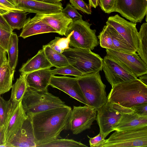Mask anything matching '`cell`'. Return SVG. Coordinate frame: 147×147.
<instances>
[{
  "instance_id": "49",
  "label": "cell",
  "mask_w": 147,
  "mask_h": 147,
  "mask_svg": "<svg viewBox=\"0 0 147 147\" xmlns=\"http://www.w3.org/2000/svg\"><path fill=\"white\" fill-rule=\"evenodd\" d=\"M1 96V94H0V96Z\"/></svg>"
},
{
  "instance_id": "8",
  "label": "cell",
  "mask_w": 147,
  "mask_h": 147,
  "mask_svg": "<svg viewBox=\"0 0 147 147\" xmlns=\"http://www.w3.org/2000/svg\"><path fill=\"white\" fill-rule=\"evenodd\" d=\"M96 120L100 131L105 138L112 131L125 113L133 111L131 108H125L107 101L98 109Z\"/></svg>"
},
{
  "instance_id": "48",
  "label": "cell",
  "mask_w": 147,
  "mask_h": 147,
  "mask_svg": "<svg viewBox=\"0 0 147 147\" xmlns=\"http://www.w3.org/2000/svg\"><path fill=\"white\" fill-rule=\"evenodd\" d=\"M89 5L90 7L96 8L98 5V0H89Z\"/></svg>"
},
{
  "instance_id": "14",
  "label": "cell",
  "mask_w": 147,
  "mask_h": 147,
  "mask_svg": "<svg viewBox=\"0 0 147 147\" xmlns=\"http://www.w3.org/2000/svg\"><path fill=\"white\" fill-rule=\"evenodd\" d=\"M106 23L115 29L136 50L138 34L136 23L128 21L117 14L109 17Z\"/></svg>"
},
{
  "instance_id": "46",
  "label": "cell",
  "mask_w": 147,
  "mask_h": 147,
  "mask_svg": "<svg viewBox=\"0 0 147 147\" xmlns=\"http://www.w3.org/2000/svg\"><path fill=\"white\" fill-rule=\"evenodd\" d=\"M10 10H11L0 3V14L1 15Z\"/></svg>"
},
{
  "instance_id": "27",
  "label": "cell",
  "mask_w": 147,
  "mask_h": 147,
  "mask_svg": "<svg viewBox=\"0 0 147 147\" xmlns=\"http://www.w3.org/2000/svg\"><path fill=\"white\" fill-rule=\"evenodd\" d=\"M18 41L17 34L13 32L9 38L7 51L8 63L13 72H15L18 62Z\"/></svg>"
},
{
  "instance_id": "44",
  "label": "cell",
  "mask_w": 147,
  "mask_h": 147,
  "mask_svg": "<svg viewBox=\"0 0 147 147\" xmlns=\"http://www.w3.org/2000/svg\"><path fill=\"white\" fill-rule=\"evenodd\" d=\"M5 143L4 126L0 125V146Z\"/></svg>"
},
{
  "instance_id": "39",
  "label": "cell",
  "mask_w": 147,
  "mask_h": 147,
  "mask_svg": "<svg viewBox=\"0 0 147 147\" xmlns=\"http://www.w3.org/2000/svg\"><path fill=\"white\" fill-rule=\"evenodd\" d=\"M87 137L89 138V142L91 147H102L105 141L103 135L100 131L94 137L90 138L88 136Z\"/></svg>"
},
{
  "instance_id": "20",
  "label": "cell",
  "mask_w": 147,
  "mask_h": 147,
  "mask_svg": "<svg viewBox=\"0 0 147 147\" xmlns=\"http://www.w3.org/2000/svg\"><path fill=\"white\" fill-rule=\"evenodd\" d=\"M43 20L55 29L57 33L65 35L72 20L62 11L48 14H41Z\"/></svg>"
},
{
  "instance_id": "23",
  "label": "cell",
  "mask_w": 147,
  "mask_h": 147,
  "mask_svg": "<svg viewBox=\"0 0 147 147\" xmlns=\"http://www.w3.org/2000/svg\"><path fill=\"white\" fill-rule=\"evenodd\" d=\"M26 74H21L16 82L12 85L10 98L12 109H14L21 101L28 86L26 80Z\"/></svg>"
},
{
  "instance_id": "4",
  "label": "cell",
  "mask_w": 147,
  "mask_h": 147,
  "mask_svg": "<svg viewBox=\"0 0 147 147\" xmlns=\"http://www.w3.org/2000/svg\"><path fill=\"white\" fill-rule=\"evenodd\" d=\"M100 71L76 77L88 106L97 111L107 102L106 85Z\"/></svg>"
},
{
  "instance_id": "9",
  "label": "cell",
  "mask_w": 147,
  "mask_h": 147,
  "mask_svg": "<svg viewBox=\"0 0 147 147\" xmlns=\"http://www.w3.org/2000/svg\"><path fill=\"white\" fill-rule=\"evenodd\" d=\"M96 111L95 109L86 105L74 106L67 129L70 130L73 134L77 135L90 129L93 122L96 119Z\"/></svg>"
},
{
  "instance_id": "33",
  "label": "cell",
  "mask_w": 147,
  "mask_h": 147,
  "mask_svg": "<svg viewBox=\"0 0 147 147\" xmlns=\"http://www.w3.org/2000/svg\"><path fill=\"white\" fill-rule=\"evenodd\" d=\"M12 110L10 99L6 100L0 96V123L1 126H4Z\"/></svg>"
},
{
  "instance_id": "40",
  "label": "cell",
  "mask_w": 147,
  "mask_h": 147,
  "mask_svg": "<svg viewBox=\"0 0 147 147\" xmlns=\"http://www.w3.org/2000/svg\"><path fill=\"white\" fill-rule=\"evenodd\" d=\"M134 113L142 116H147V102L143 103L131 108Z\"/></svg>"
},
{
  "instance_id": "29",
  "label": "cell",
  "mask_w": 147,
  "mask_h": 147,
  "mask_svg": "<svg viewBox=\"0 0 147 147\" xmlns=\"http://www.w3.org/2000/svg\"><path fill=\"white\" fill-rule=\"evenodd\" d=\"M147 23H143L138 32L136 52L141 59L147 64Z\"/></svg>"
},
{
  "instance_id": "38",
  "label": "cell",
  "mask_w": 147,
  "mask_h": 147,
  "mask_svg": "<svg viewBox=\"0 0 147 147\" xmlns=\"http://www.w3.org/2000/svg\"><path fill=\"white\" fill-rule=\"evenodd\" d=\"M13 32L7 31L0 27V45L7 51L9 38Z\"/></svg>"
},
{
  "instance_id": "47",
  "label": "cell",
  "mask_w": 147,
  "mask_h": 147,
  "mask_svg": "<svg viewBox=\"0 0 147 147\" xmlns=\"http://www.w3.org/2000/svg\"><path fill=\"white\" fill-rule=\"evenodd\" d=\"M49 3H56L61 2L62 0H36Z\"/></svg>"
},
{
  "instance_id": "1",
  "label": "cell",
  "mask_w": 147,
  "mask_h": 147,
  "mask_svg": "<svg viewBox=\"0 0 147 147\" xmlns=\"http://www.w3.org/2000/svg\"><path fill=\"white\" fill-rule=\"evenodd\" d=\"M71 110L66 105L30 115L36 146L60 137L61 132L67 129Z\"/></svg>"
},
{
  "instance_id": "11",
  "label": "cell",
  "mask_w": 147,
  "mask_h": 147,
  "mask_svg": "<svg viewBox=\"0 0 147 147\" xmlns=\"http://www.w3.org/2000/svg\"><path fill=\"white\" fill-rule=\"evenodd\" d=\"M102 69L112 87L138 78L130 70L107 55L103 59Z\"/></svg>"
},
{
  "instance_id": "7",
  "label": "cell",
  "mask_w": 147,
  "mask_h": 147,
  "mask_svg": "<svg viewBox=\"0 0 147 147\" xmlns=\"http://www.w3.org/2000/svg\"><path fill=\"white\" fill-rule=\"evenodd\" d=\"M147 126L115 131L102 147H146Z\"/></svg>"
},
{
  "instance_id": "19",
  "label": "cell",
  "mask_w": 147,
  "mask_h": 147,
  "mask_svg": "<svg viewBox=\"0 0 147 147\" xmlns=\"http://www.w3.org/2000/svg\"><path fill=\"white\" fill-rule=\"evenodd\" d=\"M49 68L40 69L26 74L28 87L38 90L47 89L52 76Z\"/></svg>"
},
{
  "instance_id": "24",
  "label": "cell",
  "mask_w": 147,
  "mask_h": 147,
  "mask_svg": "<svg viewBox=\"0 0 147 147\" xmlns=\"http://www.w3.org/2000/svg\"><path fill=\"white\" fill-rule=\"evenodd\" d=\"M26 12L23 10H9L1 15L13 30L22 28L26 20Z\"/></svg>"
},
{
  "instance_id": "13",
  "label": "cell",
  "mask_w": 147,
  "mask_h": 147,
  "mask_svg": "<svg viewBox=\"0 0 147 147\" xmlns=\"http://www.w3.org/2000/svg\"><path fill=\"white\" fill-rule=\"evenodd\" d=\"M49 85L62 91L72 98L88 106L76 77L52 75Z\"/></svg>"
},
{
  "instance_id": "42",
  "label": "cell",
  "mask_w": 147,
  "mask_h": 147,
  "mask_svg": "<svg viewBox=\"0 0 147 147\" xmlns=\"http://www.w3.org/2000/svg\"><path fill=\"white\" fill-rule=\"evenodd\" d=\"M0 27L7 31L12 32L13 30L6 21L5 19L0 14Z\"/></svg>"
},
{
  "instance_id": "16",
  "label": "cell",
  "mask_w": 147,
  "mask_h": 147,
  "mask_svg": "<svg viewBox=\"0 0 147 147\" xmlns=\"http://www.w3.org/2000/svg\"><path fill=\"white\" fill-rule=\"evenodd\" d=\"M27 117L21 101L14 109H12L4 125L5 143L11 142Z\"/></svg>"
},
{
  "instance_id": "45",
  "label": "cell",
  "mask_w": 147,
  "mask_h": 147,
  "mask_svg": "<svg viewBox=\"0 0 147 147\" xmlns=\"http://www.w3.org/2000/svg\"><path fill=\"white\" fill-rule=\"evenodd\" d=\"M138 79L142 83L147 86V74H144L138 77Z\"/></svg>"
},
{
  "instance_id": "43",
  "label": "cell",
  "mask_w": 147,
  "mask_h": 147,
  "mask_svg": "<svg viewBox=\"0 0 147 147\" xmlns=\"http://www.w3.org/2000/svg\"><path fill=\"white\" fill-rule=\"evenodd\" d=\"M0 3L7 7L11 10H22L16 7L8 0H0Z\"/></svg>"
},
{
  "instance_id": "41",
  "label": "cell",
  "mask_w": 147,
  "mask_h": 147,
  "mask_svg": "<svg viewBox=\"0 0 147 147\" xmlns=\"http://www.w3.org/2000/svg\"><path fill=\"white\" fill-rule=\"evenodd\" d=\"M7 53V51L0 45V66L8 62Z\"/></svg>"
},
{
  "instance_id": "15",
  "label": "cell",
  "mask_w": 147,
  "mask_h": 147,
  "mask_svg": "<svg viewBox=\"0 0 147 147\" xmlns=\"http://www.w3.org/2000/svg\"><path fill=\"white\" fill-rule=\"evenodd\" d=\"M18 8L26 12L48 14L61 12L63 9L61 2L49 3L36 0H8Z\"/></svg>"
},
{
  "instance_id": "28",
  "label": "cell",
  "mask_w": 147,
  "mask_h": 147,
  "mask_svg": "<svg viewBox=\"0 0 147 147\" xmlns=\"http://www.w3.org/2000/svg\"><path fill=\"white\" fill-rule=\"evenodd\" d=\"M46 57L53 66L59 68L69 64L65 56L52 49L47 45H43Z\"/></svg>"
},
{
  "instance_id": "36",
  "label": "cell",
  "mask_w": 147,
  "mask_h": 147,
  "mask_svg": "<svg viewBox=\"0 0 147 147\" xmlns=\"http://www.w3.org/2000/svg\"><path fill=\"white\" fill-rule=\"evenodd\" d=\"M62 11L72 21L82 18V16L71 4H68L65 8L63 9Z\"/></svg>"
},
{
  "instance_id": "10",
  "label": "cell",
  "mask_w": 147,
  "mask_h": 147,
  "mask_svg": "<svg viewBox=\"0 0 147 147\" xmlns=\"http://www.w3.org/2000/svg\"><path fill=\"white\" fill-rule=\"evenodd\" d=\"M115 11L133 23H141L147 13V0H116Z\"/></svg>"
},
{
  "instance_id": "31",
  "label": "cell",
  "mask_w": 147,
  "mask_h": 147,
  "mask_svg": "<svg viewBox=\"0 0 147 147\" xmlns=\"http://www.w3.org/2000/svg\"><path fill=\"white\" fill-rule=\"evenodd\" d=\"M70 36L69 34L66 38L56 37L54 39L46 45L56 51L62 53L64 50L69 48Z\"/></svg>"
},
{
  "instance_id": "35",
  "label": "cell",
  "mask_w": 147,
  "mask_h": 147,
  "mask_svg": "<svg viewBox=\"0 0 147 147\" xmlns=\"http://www.w3.org/2000/svg\"><path fill=\"white\" fill-rule=\"evenodd\" d=\"M71 5L76 9L80 10L84 13L91 14V7L85 3L83 0H69Z\"/></svg>"
},
{
  "instance_id": "25",
  "label": "cell",
  "mask_w": 147,
  "mask_h": 147,
  "mask_svg": "<svg viewBox=\"0 0 147 147\" xmlns=\"http://www.w3.org/2000/svg\"><path fill=\"white\" fill-rule=\"evenodd\" d=\"M14 72L11 70L8 62L0 66V94L7 92L12 88Z\"/></svg>"
},
{
  "instance_id": "26",
  "label": "cell",
  "mask_w": 147,
  "mask_h": 147,
  "mask_svg": "<svg viewBox=\"0 0 147 147\" xmlns=\"http://www.w3.org/2000/svg\"><path fill=\"white\" fill-rule=\"evenodd\" d=\"M111 36L113 43L116 51L132 53L135 50L111 26L106 24Z\"/></svg>"
},
{
  "instance_id": "6",
  "label": "cell",
  "mask_w": 147,
  "mask_h": 147,
  "mask_svg": "<svg viewBox=\"0 0 147 147\" xmlns=\"http://www.w3.org/2000/svg\"><path fill=\"white\" fill-rule=\"evenodd\" d=\"M91 24L82 18L72 21L68 26L65 36L69 34V45L74 48L93 50L98 45L96 31L90 28Z\"/></svg>"
},
{
  "instance_id": "17",
  "label": "cell",
  "mask_w": 147,
  "mask_h": 147,
  "mask_svg": "<svg viewBox=\"0 0 147 147\" xmlns=\"http://www.w3.org/2000/svg\"><path fill=\"white\" fill-rule=\"evenodd\" d=\"M27 118L22 126L9 143L11 147H36L30 115Z\"/></svg>"
},
{
  "instance_id": "30",
  "label": "cell",
  "mask_w": 147,
  "mask_h": 147,
  "mask_svg": "<svg viewBox=\"0 0 147 147\" xmlns=\"http://www.w3.org/2000/svg\"><path fill=\"white\" fill-rule=\"evenodd\" d=\"M86 147L80 142L71 139L56 138L49 142L38 144L36 147Z\"/></svg>"
},
{
  "instance_id": "34",
  "label": "cell",
  "mask_w": 147,
  "mask_h": 147,
  "mask_svg": "<svg viewBox=\"0 0 147 147\" xmlns=\"http://www.w3.org/2000/svg\"><path fill=\"white\" fill-rule=\"evenodd\" d=\"M51 71L53 75L56 74L71 75L77 77L83 75L82 72L70 64L51 69Z\"/></svg>"
},
{
  "instance_id": "12",
  "label": "cell",
  "mask_w": 147,
  "mask_h": 147,
  "mask_svg": "<svg viewBox=\"0 0 147 147\" xmlns=\"http://www.w3.org/2000/svg\"><path fill=\"white\" fill-rule=\"evenodd\" d=\"M107 55L119 62L136 77L147 74V64L136 52L129 53L106 49Z\"/></svg>"
},
{
  "instance_id": "5",
  "label": "cell",
  "mask_w": 147,
  "mask_h": 147,
  "mask_svg": "<svg viewBox=\"0 0 147 147\" xmlns=\"http://www.w3.org/2000/svg\"><path fill=\"white\" fill-rule=\"evenodd\" d=\"M69 64L86 75L102 70L103 59L89 49L70 48L62 53Z\"/></svg>"
},
{
  "instance_id": "21",
  "label": "cell",
  "mask_w": 147,
  "mask_h": 147,
  "mask_svg": "<svg viewBox=\"0 0 147 147\" xmlns=\"http://www.w3.org/2000/svg\"><path fill=\"white\" fill-rule=\"evenodd\" d=\"M147 126V116H139L132 112L124 113L114 128L120 131Z\"/></svg>"
},
{
  "instance_id": "18",
  "label": "cell",
  "mask_w": 147,
  "mask_h": 147,
  "mask_svg": "<svg viewBox=\"0 0 147 147\" xmlns=\"http://www.w3.org/2000/svg\"><path fill=\"white\" fill-rule=\"evenodd\" d=\"M50 32H57L43 20L41 14H36L33 18L29 17L26 19L19 36L25 38L35 35Z\"/></svg>"
},
{
  "instance_id": "37",
  "label": "cell",
  "mask_w": 147,
  "mask_h": 147,
  "mask_svg": "<svg viewBox=\"0 0 147 147\" xmlns=\"http://www.w3.org/2000/svg\"><path fill=\"white\" fill-rule=\"evenodd\" d=\"M116 0H98V5L105 13L115 11Z\"/></svg>"
},
{
  "instance_id": "22",
  "label": "cell",
  "mask_w": 147,
  "mask_h": 147,
  "mask_svg": "<svg viewBox=\"0 0 147 147\" xmlns=\"http://www.w3.org/2000/svg\"><path fill=\"white\" fill-rule=\"evenodd\" d=\"M53 67L46 58L44 49L40 50L33 57L28 59L20 69L21 74H27L38 70L50 69Z\"/></svg>"
},
{
  "instance_id": "2",
  "label": "cell",
  "mask_w": 147,
  "mask_h": 147,
  "mask_svg": "<svg viewBox=\"0 0 147 147\" xmlns=\"http://www.w3.org/2000/svg\"><path fill=\"white\" fill-rule=\"evenodd\" d=\"M107 101L129 108L147 102V86L138 78L115 85L112 87Z\"/></svg>"
},
{
  "instance_id": "3",
  "label": "cell",
  "mask_w": 147,
  "mask_h": 147,
  "mask_svg": "<svg viewBox=\"0 0 147 147\" xmlns=\"http://www.w3.org/2000/svg\"><path fill=\"white\" fill-rule=\"evenodd\" d=\"M21 103L27 115H32L66 105L59 97L49 92L47 89L38 90L29 87L23 96Z\"/></svg>"
},
{
  "instance_id": "32",
  "label": "cell",
  "mask_w": 147,
  "mask_h": 147,
  "mask_svg": "<svg viewBox=\"0 0 147 147\" xmlns=\"http://www.w3.org/2000/svg\"><path fill=\"white\" fill-rule=\"evenodd\" d=\"M99 40L100 46L106 49L115 50L110 32L106 24L103 28L102 30L97 36Z\"/></svg>"
}]
</instances>
